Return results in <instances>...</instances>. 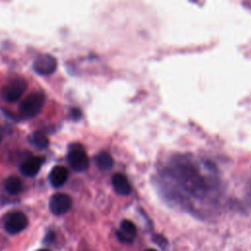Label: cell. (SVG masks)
Returning <instances> with one entry per match:
<instances>
[{"label": "cell", "instance_id": "7a4b0ae2", "mask_svg": "<svg viewBox=\"0 0 251 251\" xmlns=\"http://www.w3.org/2000/svg\"><path fill=\"white\" fill-rule=\"evenodd\" d=\"M45 96L41 92H34L27 95L19 106V114L23 119L34 118L42 109Z\"/></svg>", "mask_w": 251, "mask_h": 251}, {"label": "cell", "instance_id": "4fadbf2b", "mask_svg": "<svg viewBox=\"0 0 251 251\" xmlns=\"http://www.w3.org/2000/svg\"><path fill=\"white\" fill-rule=\"evenodd\" d=\"M4 188L10 194L15 195V194H18L19 192L22 191L23 183H22L21 179L18 176H9V177H7L5 179V181H4Z\"/></svg>", "mask_w": 251, "mask_h": 251}, {"label": "cell", "instance_id": "9a60e30c", "mask_svg": "<svg viewBox=\"0 0 251 251\" xmlns=\"http://www.w3.org/2000/svg\"><path fill=\"white\" fill-rule=\"evenodd\" d=\"M80 116H81V114H80V111L78 109H73L72 110V118L73 119L77 120V119L80 118Z\"/></svg>", "mask_w": 251, "mask_h": 251}, {"label": "cell", "instance_id": "8fae6325", "mask_svg": "<svg viewBox=\"0 0 251 251\" xmlns=\"http://www.w3.org/2000/svg\"><path fill=\"white\" fill-rule=\"evenodd\" d=\"M42 162L40 157H31L21 165V172L26 176H33L40 170Z\"/></svg>", "mask_w": 251, "mask_h": 251}, {"label": "cell", "instance_id": "ac0fdd59", "mask_svg": "<svg viewBox=\"0 0 251 251\" xmlns=\"http://www.w3.org/2000/svg\"><path fill=\"white\" fill-rule=\"evenodd\" d=\"M38 251H49V250H47V249H41V250H38Z\"/></svg>", "mask_w": 251, "mask_h": 251}, {"label": "cell", "instance_id": "30bf717a", "mask_svg": "<svg viewBox=\"0 0 251 251\" xmlns=\"http://www.w3.org/2000/svg\"><path fill=\"white\" fill-rule=\"evenodd\" d=\"M69 177V171L66 167L57 166L53 168L49 174V181L53 187L62 186Z\"/></svg>", "mask_w": 251, "mask_h": 251}, {"label": "cell", "instance_id": "8992f818", "mask_svg": "<svg viewBox=\"0 0 251 251\" xmlns=\"http://www.w3.org/2000/svg\"><path fill=\"white\" fill-rule=\"evenodd\" d=\"M72 198L65 193H55L49 201L50 211L54 215H63L72 207Z\"/></svg>", "mask_w": 251, "mask_h": 251}, {"label": "cell", "instance_id": "2e32d148", "mask_svg": "<svg viewBox=\"0 0 251 251\" xmlns=\"http://www.w3.org/2000/svg\"><path fill=\"white\" fill-rule=\"evenodd\" d=\"M248 184H249V185H248V196H249L250 199H251V178H250Z\"/></svg>", "mask_w": 251, "mask_h": 251}, {"label": "cell", "instance_id": "6da1fadb", "mask_svg": "<svg viewBox=\"0 0 251 251\" xmlns=\"http://www.w3.org/2000/svg\"><path fill=\"white\" fill-rule=\"evenodd\" d=\"M216 178L206 176L187 157L175 158L162 176L164 188L182 191L195 198H205L216 189Z\"/></svg>", "mask_w": 251, "mask_h": 251}, {"label": "cell", "instance_id": "5bb4252c", "mask_svg": "<svg viewBox=\"0 0 251 251\" xmlns=\"http://www.w3.org/2000/svg\"><path fill=\"white\" fill-rule=\"evenodd\" d=\"M31 142L34 146H36L39 149H44L49 144L47 136L43 132H40V131H36L33 133V135L31 137Z\"/></svg>", "mask_w": 251, "mask_h": 251}, {"label": "cell", "instance_id": "ba28073f", "mask_svg": "<svg viewBox=\"0 0 251 251\" xmlns=\"http://www.w3.org/2000/svg\"><path fill=\"white\" fill-rule=\"evenodd\" d=\"M117 236L122 242H132L136 236V226L132 222L124 220L120 225L119 230L117 231Z\"/></svg>", "mask_w": 251, "mask_h": 251}, {"label": "cell", "instance_id": "e0dca14e", "mask_svg": "<svg viewBox=\"0 0 251 251\" xmlns=\"http://www.w3.org/2000/svg\"><path fill=\"white\" fill-rule=\"evenodd\" d=\"M145 251H157V250H155V249H152V248H149V249H146Z\"/></svg>", "mask_w": 251, "mask_h": 251}, {"label": "cell", "instance_id": "7c38bea8", "mask_svg": "<svg viewBox=\"0 0 251 251\" xmlns=\"http://www.w3.org/2000/svg\"><path fill=\"white\" fill-rule=\"evenodd\" d=\"M94 161H95V164L96 166L102 170V171H107V170H110L113 166V158L112 156L106 152V151H102V152H99L95 158H94Z\"/></svg>", "mask_w": 251, "mask_h": 251}, {"label": "cell", "instance_id": "d6986e66", "mask_svg": "<svg viewBox=\"0 0 251 251\" xmlns=\"http://www.w3.org/2000/svg\"><path fill=\"white\" fill-rule=\"evenodd\" d=\"M0 142H1V135H0Z\"/></svg>", "mask_w": 251, "mask_h": 251}, {"label": "cell", "instance_id": "52a82bcc", "mask_svg": "<svg viewBox=\"0 0 251 251\" xmlns=\"http://www.w3.org/2000/svg\"><path fill=\"white\" fill-rule=\"evenodd\" d=\"M33 69L39 75H51L57 69V60L49 54L39 55L33 62Z\"/></svg>", "mask_w": 251, "mask_h": 251}, {"label": "cell", "instance_id": "5b68a950", "mask_svg": "<svg viewBox=\"0 0 251 251\" xmlns=\"http://www.w3.org/2000/svg\"><path fill=\"white\" fill-rule=\"evenodd\" d=\"M27 224V218L24 213L13 212L7 216L4 223V227L7 232L11 234H16L25 229Z\"/></svg>", "mask_w": 251, "mask_h": 251}, {"label": "cell", "instance_id": "9c48e42d", "mask_svg": "<svg viewBox=\"0 0 251 251\" xmlns=\"http://www.w3.org/2000/svg\"><path fill=\"white\" fill-rule=\"evenodd\" d=\"M112 185L115 192L119 195L126 196L130 193V184L128 178L124 174H115L112 177Z\"/></svg>", "mask_w": 251, "mask_h": 251}, {"label": "cell", "instance_id": "277c9868", "mask_svg": "<svg viewBox=\"0 0 251 251\" xmlns=\"http://www.w3.org/2000/svg\"><path fill=\"white\" fill-rule=\"evenodd\" d=\"M27 83L23 78H15L5 85L1 91L2 98L7 102H15L19 100L25 92Z\"/></svg>", "mask_w": 251, "mask_h": 251}, {"label": "cell", "instance_id": "3957f363", "mask_svg": "<svg viewBox=\"0 0 251 251\" xmlns=\"http://www.w3.org/2000/svg\"><path fill=\"white\" fill-rule=\"evenodd\" d=\"M68 162L72 169L75 172L82 173L89 167V160L80 144L75 143L70 146L68 153Z\"/></svg>", "mask_w": 251, "mask_h": 251}]
</instances>
